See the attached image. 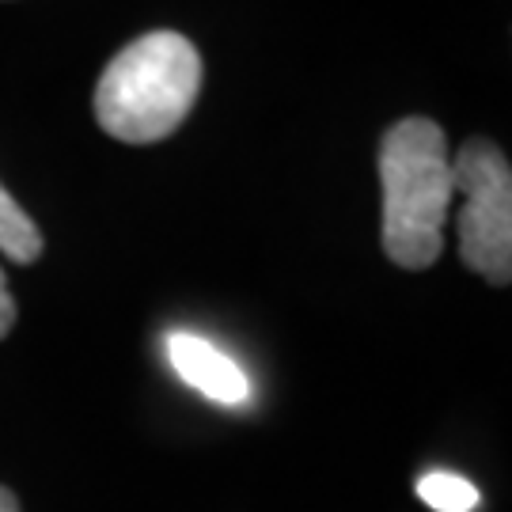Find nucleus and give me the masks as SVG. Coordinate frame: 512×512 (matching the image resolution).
Returning a JSON list of instances; mask_svg holds the SVG:
<instances>
[{"label": "nucleus", "instance_id": "f03ea898", "mask_svg": "<svg viewBox=\"0 0 512 512\" xmlns=\"http://www.w3.org/2000/svg\"><path fill=\"white\" fill-rule=\"evenodd\" d=\"M384 251L403 270H425L444 251V220L456 198L444 129L429 118H403L380 145Z\"/></svg>", "mask_w": 512, "mask_h": 512}, {"label": "nucleus", "instance_id": "423d86ee", "mask_svg": "<svg viewBox=\"0 0 512 512\" xmlns=\"http://www.w3.org/2000/svg\"><path fill=\"white\" fill-rule=\"evenodd\" d=\"M418 497L437 512H471L478 505V490L459 475L433 471L418 482Z\"/></svg>", "mask_w": 512, "mask_h": 512}, {"label": "nucleus", "instance_id": "7ed1b4c3", "mask_svg": "<svg viewBox=\"0 0 512 512\" xmlns=\"http://www.w3.org/2000/svg\"><path fill=\"white\" fill-rule=\"evenodd\" d=\"M459 205V258L490 285L512 281V171L490 141H467L452 160Z\"/></svg>", "mask_w": 512, "mask_h": 512}, {"label": "nucleus", "instance_id": "39448f33", "mask_svg": "<svg viewBox=\"0 0 512 512\" xmlns=\"http://www.w3.org/2000/svg\"><path fill=\"white\" fill-rule=\"evenodd\" d=\"M42 232L38 224L23 209L19 202L0 186V255H8L19 266H31L38 255H42Z\"/></svg>", "mask_w": 512, "mask_h": 512}, {"label": "nucleus", "instance_id": "6e6552de", "mask_svg": "<svg viewBox=\"0 0 512 512\" xmlns=\"http://www.w3.org/2000/svg\"><path fill=\"white\" fill-rule=\"evenodd\" d=\"M0 512H19V501L12 497V490L0 486Z\"/></svg>", "mask_w": 512, "mask_h": 512}, {"label": "nucleus", "instance_id": "20e7f679", "mask_svg": "<svg viewBox=\"0 0 512 512\" xmlns=\"http://www.w3.org/2000/svg\"><path fill=\"white\" fill-rule=\"evenodd\" d=\"M167 361L171 368L183 376L194 391H202L205 399L224 406H243L251 399V384H247V372L220 353L213 342H205L190 330H175L167 334Z\"/></svg>", "mask_w": 512, "mask_h": 512}, {"label": "nucleus", "instance_id": "f257e3e1", "mask_svg": "<svg viewBox=\"0 0 512 512\" xmlns=\"http://www.w3.org/2000/svg\"><path fill=\"white\" fill-rule=\"evenodd\" d=\"M202 92V54L175 31L129 42L95 84V122L114 141L156 145L186 122Z\"/></svg>", "mask_w": 512, "mask_h": 512}, {"label": "nucleus", "instance_id": "0eeeda50", "mask_svg": "<svg viewBox=\"0 0 512 512\" xmlns=\"http://www.w3.org/2000/svg\"><path fill=\"white\" fill-rule=\"evenodd\" d=\"M16 327V300L8 293V281H4V270H0V338H8Z\"/></svg>", "mask_w": 512, "mask_h": 512}]
</instances>
